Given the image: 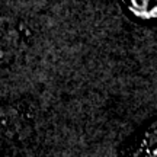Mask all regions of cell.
Masks as SVG:
<instances>
[{
	"instance_id": "cell-1",
	"label": "cell",
	"mask_w": 157,
	"mask_h": 157,
	"mask_svg": "<svg viewBox=\"0 0 157 157\" xmlns=\"http://www.w3.org/2000/svg\"><path fill=\"white\" fill-rule=\"evenodd\" d=\"M29 29L17 17L0 16V68L10 64L28 39Z\"/></svg>"
},
{
	"instance_id": "cell-2",
	"label": "cell",
	"mask_w": 157,
	"mask_h": 157,
	"mask_svg": "<svg viewBox=\"0 0 157 157\" xmlns=\"http://www.w3.org/2000/svg\"><path fill=\"white\" fill-rule=\"evenodd\" d=\"M28 111L19 103H0V143H6L26 128Z\"/></svg>"
},
{
	"instance_id": "cell-3",
	"label": "cell",
	"mask_w": 157,
	"mask_h": 157,
	"mask_svg": "<svg viewBox=\"0 0 157 157\" xmlns=\"http://www.w3.org/2000/svg\"><path fill=\"white\" fill-rule=\"evenodd\" d=\"M127 157H157V125L150 124L127 153Z\"/></svg>"
}]
</instances>
